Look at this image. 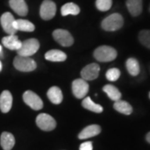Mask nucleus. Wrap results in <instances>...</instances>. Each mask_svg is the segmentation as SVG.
Masks as SVG:
<instances>
[{"instance_id":"obj_15","label":"nucleus","mask_w":150,"mask_h":150,"mask_svg":"<svg viewBox=\"0 0 150 150\" xmlns=\"http://www.w3.org/2000/svg\"><path fill=\"white\" fill-rule=\"evenodd\" d=\"M2 43L4 44V47L10 50H18L21 47L22 42L15 34H12L3 38Z\"/></svg>"},{"instance_id":"obj_4","label":"nucleus","mask_w":150,"mask_h":150,"mask_svg":"<svg viewBox=\"0 0 150 150\" xmlns=\"http://www.w3.org/2000/svg\"><path fill=\"white\" fill-rule=\"evenodd\" d=\"M39 46V42L36 38H29L22 42L21 47L17 50V53L18 55L30 57L37 53Z\"/></svg>"},{"instance_id":"obj_14","label":"nucleus","mask_w":150,"mask_h":150,"mask_svg":"<svg viewBox=\"0 0 150 150\" xmlns=\"http://www.w3.org/2000/svg\"><path fill=\"white\" fill-rule=\"evenodd\" d=\"M101 132V128L99 125L97 124H92L88 127H86L81 131L79 134V139H89L92 137H94L98 134H100Z\"/></svg>"},{"instance_id":"obj_26","label":"nucleus","mask_w":150,"mask_h":150,"mask_svg":"<svg viewBox=\"0 0 150 150\" xmlns=\"http://www.w3.org/2000/svg\"><path fill=\"white\" fill-rule=\"evenodd\" d=\"M139 39L144 46L150 49V30H142L139 34Z\"/></svg>"},{"instance_id":"obj_25","label":"nucleus","mask_w":150,"mask_h":150,"mask_svg":"<svg viewBox=\"0 0 150 150\" xmlns=\"http://www.w3.org/2000/svg\"><path fill=\"white\" fill-rule=\"evenodd\" d=\"M126 68L129 72V74L132 76H137L139 75L140 72L139 64L137 59L134 58H130L126 62Z\"/></svg>"},{"instance_id":"obj_9","label":"nucleus","mask_w":150,"mask_h":150,"mask_svg":"<svg viewBox=\"0 0 150 150\" xmlns=\"http://www.w3.org/2000/svg\"><path fill=\"white\" fill-rule=\"evenodd\" d=\"M89 89V85L83 79H75L73 83H72V90L73 93L77 98H83L86 97V95L88 93Z\"/></svg>"},{"instance_id":"obj_7","label":"nucleus","mask_w":150,"mask_h":150,"mask_svg":"<svg viewBox=\"0 0 150 150\" xmlns=\"http://www.w3.org/2000/svg\"><path fill=\"white\" fill-rule=\"evenodd\" d=\"M53 37L56 42L64 46L69 47L74 43V38L69 31L65 29H56L53 33Z\"/></svg>"},{"instance_id":"obj_13","label":"nucleus","mask_w":150,"mask_h":150,"mask_svg":"<svg viewBox=\"0 0 150 150\" xmlns=\"http://www.w3.org/2000/svg\"><path fill=\"white\" fill-rule=\"evenodd\" d=\"M9 6L19 16H26L28 14V8L24 0H9Z\"/></svg>"},{"instance_id":"obj_27","label":"nucleus","mask_w":150,"mask_h":150,"mask_svg":"<svg viewBox=\"0 0 150 150\" xmlns=\"http://www.w3.org/2000/svg\"><path fill=\"white\" fill-rule=\"evenodd\" d=\"M96 8L99 11L105 12L111 8L112 4V0H96Z\"/></svg>"},{"instance_id":"obj_22","label":"nucleus","mask_w":150,"mask_h":150,"mask_svg":"<svg viewBox=\"0 0 150 150\" xmlns=\"http://www.w3.org/2000/svg\"><path fill=\"white\" fill-rule=\"evenodd\" d=\"M82 105L86 109L92 111V112H97V113H100V112H102L103 111V108L102 106L98 104V103H95L92 100L90 97L84 98V99L82 102Z\"/></svg>"},{"instance_id":"obj_29","label":"nucleus","mask_w":150,"mask_h":150,"mask_svg":"<svg viewBox=\"0 0 150 150\" xmlns=\"http://www.w3.org/2000/svg\"><path fill=\"white\" fill-rule=\"evenodd\" d=\"M79 150H93V143L92 142L83 143L79 147Z\"/></svg>"},{"instance_id":"obj_21","label":"nucleus","mask_w":150,"mask_h":150,"mask_svg":"<svg viewBox=\"0 0 150 150\" xmlns=\"http://www.w3.org/2000/svg\"><path fill=\"white\" fill-rule=\"evenodd\" d=\"M113 108L116 111L121 112L125 115H130L133 112V108L126 101H123L119 99L118 101H115L113 104Z\"/></svg>"},{"instance_id":"obj_16","label":"nucleus","mask_w":150,"mask_h":150,"mask_svg":"<svg viewBox=\"0 0 150 150\" xmlns=\"http://www.w3.org/2000/svg\"><path fill=\"white\" fill-rule=\"evenodd\" d=\"M126 6L132 16H139L143 11V0H127Z\"/></svg>"},{"instance_id":"obj_12","label":"nucleus","mask_w":150,"mask_h":150,"mask_svg":"<svg viewBox=\"0 0 150 150\" xmlns=\"http://www.w3.org/2000/svg\"><path fill=\"white\" fill-rule=\"evenodd\" d=\"M13 105V96L8 90H4L0 95V110L3 112H8Z\"/></svg>"},{"instance_id":"obj_3","label":"nucleus","mask_w":150,"mask_h":150,"mask_svg":"<svg viewBox=\"0 0 150 150\" xmlns=\"http://www.w3.org/2000/svg\"><path fill=\"white\" fill-rule=\"evenodd\" d=\"M13 66L21 72H32L37 68V64L30 57L18 55L13 60Z\"/></svg>"},{"instance_id":"obj_32","label":"nucleus","mask_w":150,"mask_h":150,"mask_svg":"<svg viewBox=\"0 0 150 150\" xmlns=\"http://www.w3.org/2000/svg\"><path fill=\"white\" fill-rule=\"evenodd\" d=\"M1 52H2V46L0 45V53H1Z\"/></svg>"},{"instance_id":"obj_11","label":"nucleus","mask_w":150,"mask_h":150,"mask_svg":"<svg viewBox=\"0 0 150 150\" xmlns=\"http://www.w3.org/2000/svg\"><path fill=\"white\" fill-rule=\"evenodd\" d=\"M100 67L97 64H90L85 66L81 71V77L85 81H91L96 79L98 77Z\"/></svg>"},{"instance_id":"obj_20","label":"nucleus","mask_w":150,"mask_h":150,"mask_svg":"<svg viewBox=\"0 0 150 150\" xmlns=\"http://www.w3.org/2000/svg\"><path fill=\"white\" fill-rule=\"evenodd\" d=\"M14 28L17 31L23 32H33L35 29L33 23L25 19H17L14 21Z\"/></svg>"},{"instance_id":"obj_5","label":"nucleus","mask_w":150,"mask_h":150,"mask_svg":"<svg viewBox=\"0 0 150 150\" xmlns=\"http://www.w3.org/2000/svg\"><path fill=\"white\" fill-rule=\"evenodd\" d=\"M38 127L43 131H52L56 128V121L47 113H40L36 118Z\"/></svg>"},{"instance_id":"obj_17","label":"nucleus","mask_w":150,"mask_h":150,"mask_svg":"<svg viewBox=\"0 0 150 150\" xmlns=\"http://www.w3.org/2000/svg\"><path fill=\"white\" fill-rule=\"evenodd\" d=\"M0 144L4 150H11L15 144V139L13 135L8 132H4L1 134Z\"/></svg>"},{"instance_id":"obj_33","label":"nucleus","mask_w":150,"mask_h":150,"mask_svg":"<svg viewBox=\"0 0 150 150\" xmlns=\"http://www.w3.org/2000/svg\"><path fill=\"white\" fill-rule=\"evenodd\" d=\"M149 98H150V93H149Z\"/></svg>"},{"instance_id":"obj_2","label":"nucleus","mask_w":150,"mask_h":150,"mask_svg":"<svg viewBox=\"0 0 150 150\" xmlns=\"http://www.w3.org/2000/svg\"><path fill=\"white\" fill-rule=\"evenodd\" d=\"M94 58L99 62H111L117 58V51L110 46H100L94 50Z\"/></svg>"},{"instance_id":"obj_34","label":"nucleus","mask_w":150,"mask_h":150,"mask_svg":"<svg viewBox=\"0 0 150 150\" xmlns=\"http://www.w3.org/2000/svg\"><path fill=\"white\" fill-rule=\"evenodd\" d=\"M149 11H150V7H149Z\"/></svg>"},{"instance_id":"obj_8","label":"nucleus","mask_w":150,"mask_h":150,"mask_svg":"<svg viewBox=\"0 0 150 150\" xmlns=\"http://www.w3.org/2000/svg\"><path fill=\"white\" fill-rule=\"evenodd\" d=\"M57 11V7L55 3L52 0H44L40 7V17L43 20L52 19Z\"/></svg>"},{"instance_id":"obj_28","label":"nucleus","mask_w":150,"mask_h":150,"mask_svg":"<svg viewBox=\"0 0 150 150\" xmlns=\"http://www.w3.org/2000/svg\"><path fill=\"white\" fill-rule=\"evenodd\" d=\"M120 75H121L120 70L118 69H116V68H112V69H108L107 71L106 78H107V79L108 81L115 82L119 79Z\"/></svg>"},{"instance_id":"obj_19","label":"nucleus","mask_w":150,"mask_h":150,"mask_svg":"<svg viewBox=\"0 0 150 150\" xmlns=\"http://www.w3.org/2000/svg\"><path fill=\"white\" fill-rule=\"evenodd\" d=\"M47 95L48 97V99L54 104H59L63 101V93L62 90L59 88V87H52L48 89Z\"/></svg>"},{"instance_id":"obj_6","label":"nucleus","mask_w":150,"mask_h":150,"mask_svg":"<svg viewBox=\"0 0 150 150\" xmlns=\"http://www.w3.org/2000/svg\"><path fill=\"white\" fill-rule=\"evenodd\" d=\"M23 99L28 106L33 110H40L43 107V103L40 97L33 91L28 90L23 95Z\"/></svg>"},{"instance_id":"obj_23","label":"nucleus","mask_w":150,"mask_h":150,"mask_svg":"<svg viewBox=\"0 0 150 150\" xmlns=\"http://www.w3.org/2000/svg\"><path fill=\"white\" fill-rule=\"evenodd\" d=\"M80 13L79 7L74 3H67L61 8V13L63 16L78 15Z\"/></svg>"},{"instance_id":"obj_1","label":"nucleus","mask_w":150,"mask_h":150,"mask_svg":"<svg viewBox=\"0 0 150 150\" xmlns=\"http://www.w3.org/2000/svg\"><path fill=\"white\" fill-rule=\"evenodd\" d=\"M123 18L120 13H112L107 18H105L101 23L103 29L105 31H109V32L117 31L119 28L123 27Z\"/></svg>"},{"instance_id":"obj_31","label":"nucleus","mask_w":150,"mask_h":150,"mask_svg":"<svg viewBox=\"0 0 150 150\" xmlns=\"http://www.w3.org/2000/svg\"><path fill=\"white\" fill-rule=\"evenodd\" d=\"M2 70V63H1V61H0V71Z\"/></svg>"},{"instance_id":"obj_18","label":"nucleus","mask_w":150,"mask_h":150,"mask_svg":"<svg viewBox=\"0 0 150 150\" xmlns=\"http://www.w3.org/2000/svg\"><path fill=\"white\" fill-rule=\"evenodd\" d=\"M67 59V55L61 50L52 49L45 54V59L51 62H64Z\"/></svg>"},{"instance_id":"obj_10","label":"nucleus","mask_w":150,"mask_h":150,"mask_svg":"<svg viewBox=\"0 0 150 150\" xmlns=\"http://www.w3.org/2000/svg\"><path fill=\"white\" fill-rule=\"evenodd\" d=\"M14 18L13 16V14L11 13H4L0 18V22H1V25L3 29L4 30V32L7 33L8 35H12V34H15L17 30L14 28Z\"/></svg>"},{"instance_id":"obj_24","label":"nucleus","mask_w":150,"mask_h":150,"mask_svg":"<svg viewBox=\"0 0 150 150\" xmlns=\"http://www.w3.org/2000/svg\"><path fill=\"white\" fill-rule=\"evenodd\" d=\"M103 90L107 93L108 97L114 102L121 99L122 94L115 86L111 85V84H107V85L103 87Z\"/></svg>"},{"instance_id":"obj_30","label":"nucleus","mask_w":150,"mask_h":150,"mask_svg":"<svg viewBox=\"0 0 150 150\" xmlns=\"http://www.w3.org/2000/svg\"><path fill=\"white\" fill-rule=\"evenodd\" d=\"M146 140L150 144V132L147 134V136H146Z\"/></svg>"}]
</instances>
